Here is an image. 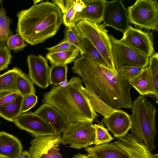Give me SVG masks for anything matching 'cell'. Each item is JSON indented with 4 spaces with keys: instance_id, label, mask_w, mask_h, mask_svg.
I'll use <instances>...</instances> for the list:
<instances>
[{
    "instance_id": "6da1fadb",
    "label": "cell",
    "mask_w": 158,
    "mask_h": 158,
    "mask_svg": "<svg viewBox=\"0 0 158 158\" xmlns=\"http://www.w3.org/2000/svg\"><path fill=\"white\" fill-rule=\"evenodd\" d=\"M91 89L112 108H131L132 102L128 81L121 79L116 71L107 68L84 55L77 59L71 68Z\"/></svg>"
},
{
    "instance_id": "7a4b0ae2",
    "label": "cell",
    "mask_w": 158,
    "mask_h": 158,
    "mask_svg": "<svg viewBox=\"0 0 158 158\" xmlns=\"http://www.w3.org/2000/svg\"><path fill=\"white\" fill-rule=\"evenodd\" d=\"M16 16V32L31 45L42 43L54 36L63 23L60 8L49 1L21 10Z\"/></svg>"
},
{
    "instance_id": "3957f363",
    "label": "cell",
    "mask_w": 158,
    "mask_h": 158,
    "mask_svg": "<svg viewBox=\"0 0 158 158\" xmlns=\"http://www.w3.org/2000/svg\"><path fill=\"white\" fill-rule=\"evenodd\" d=\"M82 82L79 77L73 76L63 85H53L48 92L44 94L42 101L57 108L68 123L93 122L99 116L82 89Z\"/></svg>"
},
{
    "instance_id": "277c9868",
    "label": "cell",
    "mask_w": 158,
    "mask_h": 158,
    "mask_svg": "<svg viewBox=\"0 0 158 158\" xmlns=\"http://www.w3.org/2000/svg\"><path fill=\"white\" fill-rule=\"evenodd\" d=\"M130 116L132 133L150 150L155 149L156 109L146 97L140 96L132 102Z\"/></svg>"
},
{
    "instance_id": "5b68a950",
    "label": "cell",
    "mask_w": 158,
    "mask_h": 158,
    "mask_svg": "<svg viewBox=\"0 0 158 158\" xmlns=\"http://www.w3.org/2000/svg\"><path fill=\"white\" fill-rule=\"evenodd\" d=\"M74 28L78 33L90 41L101 54L109 68L115 70L112 54L111 42L108 34V31L103 24L82 20L76 24Z\"/></svg>"
},
{
    "instance_id": "8992f818",
    "label": "cell",
    "mask_w": 158,
    "mask_h": 158,
    "mask_svg": "<svg viewBox=\"0 0 158 158\" xmlns=\"http://www.w3.org/2000/svg\"><path fill=\"white\" fill-rule=\"evenodd\" d=\"M129 23L141 28L158 31V4L156 0H137L127 9Z\"/></svg>"
},
{
    "instance_id": "52a82bcc",
    "label": "cell",
    "mask_w": 158,
    "mask_h": 158,
    "mask_svg": "<svg viewBox=\"0 0 158 158\" xmlns=\"http://www.w3.org/2000/svg\"><path fill=\"white\" fill-rule=\"evenodd\" d=\"M62 133L61 143L71 148L80 149L94 144L95 129L92 122L68 123Z\"/></svg>"
},
{
    "instance_id": "ba28073f",
    "label": "cell",
    "mask_w": 158,
    "mask_h": 158,
    "mask_svg": "<svg viewBox=\"0 0 158 158\" xmlns=\"http://www.w3.org/2000/svg\"><path fill=\"white\" fill-rule=\"evenodd\" d=\"M112 44V54L115 69L129 66L144 68L149 64V58L134 50L112 35H109Z\"/></svg>"
},
{
    "instance_id": "9c48e42d",
    "label": "cell",
    "mask_w": 158,
    "mask_h": 158,
    "mask_svg": "<svg viewBox=\"0 0 158 158\" xmlns=\"http://www.w3.org/2000/svg\"><path fill=\"white\" fill-rule=\"evenodd\" d=\"M120 40L134 50L148 58L154 53L153 35L151 32H146L129 25Z\"/></svg>"
},
{
    "instance_id": "30bf717a",
    "label": "cell",
    "mask_w": 158,
    "mask_h": 158,
    "mask_svg": "<svg viewBox=\"0 0 158 158\" xmlns=\"http://www.w3.org/2000/svg\"><path fill=\"white\" fill-rule=\"evenodd\" d=\"M60 135L37 136L31 142L29 153L31 158H64L59 152Z\"/></svg>"
},
{
    "instance_id": "8fae6325",
    "label": "cell",
    "mask_w": 158,
    "mask_h": 158,
    "mask_svg": "<svg viewBox=\"0 0 158 158\" xmlns=\"http://www.w3.org/2000/svg\"><path fill=\"white\" fill-rule=\"evenodd\" d=\"M103 22L105 27H110L123 33L128 29L129 23L127 9L122 0L106 1Z\"/></svg>"
},
{
    "instance_id": "7c38bea8",
    "label": "cell",
    "mask_w": 158,
    "mask_h": 158,
    "mask_svg": "<svg viewBox=\"0 0 158 158\" xmlns=\"http://www.w3.org/2000/svg\"><path fill=\"white\" fill-rule=\"evenodd\" d=\"M15 125L35 137L56 134L51 126L34 112L21 113L14 122Z\"/></svg>"
},
{
    "instance_id": "4fadbf2b",
    "label": "cell",
    "mask_w": 158,
    "mask_h": 158,
    "mask_svg": "<svg viewBox=\"0 0 158 158\" xmlns=\"http://www.w3.org/2000/svg\"><path fill=\"white\" fill-rule=\"evenodd\" d=\"M27 62L28 76L33 83L42 88L48 87L50 84V67L47 59L41 55L31 54L27 56Z\"/></svg>"
},
{
    "instance_id": "5bb4252c",
    "label": "cell",
    "mask_w": 158,
    "mask_h": 158,
    "mask_svg": "<svg viewBox=\"0 0 158 158\" xmlns=\"http://www.w3.org/2000/svg\"><path fill=\"white\" fill-rule=\"evenodd\" d=\"M101 123L107 127L114 137L118 139L127 134L131 127L130 116L121 110H117L104 118Z\"/></svg>"
},
{
    "instance_id": "9a60e30c",
    "label": "cell",
    "mask_w": 158,
    "mask_h": 158,
    "mask_svg": "<svg viewBox=\"0 0 158 158\" xmlns=\"http://www.w3.org/2000/svg\"><path fill=\"white\" fill-rule=\"evenodd\" d=\"M126 150L131 158H158V154H153L132 133L118 139L113 142Z\"/></svg>"
},
{
    "instance_id": "2e32d148",
    "label": "cell",
    "mask_w": 158,
    "mask_h": 158,
    "mask_svg": "<svg viewBox=\"0 0 158 158\" xmlns=\"http://www.w3.org/2000/svg\"><path fill=\"white\" fill-rule=\"evenodd\" d=\"M34 113L50 124L56 135H60L68 123L64 115L52 105L44 103Z\"/></svg>"
},
{
    "instance_id": "e0dca14e",
    "label": "cell",
    "mask_w": 158,
    "mask_h": 158,
    "mask_svg": "<svg viewBox=\"0 0 158 158\" xmlns=\"http://www.w3.org/2000/svg\"><path fill=\"white\" fill-rule=\"evenodd\" d=\"M85 7L82 11L77 13L75 22L87 20L93 23L100 24L103 22L104 11L106 0H84Z\"/></svg>"
},
{
    "instance_id": "ac0fdd59",
    "label": "cell",
    "mask_w": 158,
    "mask_h": 158,
    "mask_svg": "<svg viewBox=\"0 0 158 158\" xmlns=\"http://www.w3.org/2000/svg\"><path fill=\"white\" fill-rule=\"evenodd\" d=\"M128 81L141 96L153 95L156 98V102L158 103V92L155 89L148 66L144 68L138 75Z\"/></svg>"
},
{
    "instance_id": "d6986e66",
    "label": "cell",
    "mask_w": 158,
    "mask_h": 158,
    "mask_svg": "<svg viewBox=\"0 0 158 158\" xmlns=\"http://www.w3.org/2000/svg\"><path fill=\"white\" fill-rule=\"evenodd\" d=\"M85 150L91 158H131L127 151L114 143L88 147Z\"/></svg>"
},
{
    "instance_id": "ffe728a7",
    "label": "cell",
    "mask_w": 158,
    "mask_h": 158,
    "mask_svg": "<svg viewBox=\"0 0 158 158\" xmlns=\"http://www.w3.org/2000/svg\"><path fill=\"white\" fill-rule=\"evenodd\" d=\"M23 150L17 138L5 131L0 132V155L6 158H17Z\"/></svg>"
},
{
    "instance_id": "44dd1931",
    "label": "cell",
    "mask_w": 158,
    "mask_h": 158,
    "mask_svg": "<svg viewBox=\"0 0 158 158\" xmlns=\"http://www.w3.org/2000/svg\"><path fill=\"white\" fill-rule=\"evenodd\" d=\"M82 89L89 99L94 111L102 115L104 118L108 117L117 110L112 108L106 103L88 86H85L84 87L83 86Z\"/></svg>"
},
{
    "instance_id": "7402d4cb",
    "label": "cell",
    "mask_w": 158,
    "mask_h": 158,
    "mask_svg": "<svg viewBox=\"0 0 158 158\" xmlns=\"http://www.w3.org/2000/svg\"><path fill=\"white\" fill-rule=\"evenodd\" d=\"M76 31L81 48L84 52L83 55L110 68L101 54L90 41L87 37L80 35Z\"/></svg>"
},
{
    "instance_id": "603a6c76",
    "label": "cell",
    "mask_w": 158,
    "mask_h": 158,
    "mask_svg": "<svg viewBox=\"0 0 158 158\" xmlns=\"http://www.w3.org/2000/svg\"><path fill=\"white\" fill-rule=\"evenodd\" d=\"M23 98V97L19 94L11 102L0 106V117L9 121L14 122L21 114Z\"/></svg>"
},
{
    "instance_id": "cb8c5ba5",
    "label": "cell",
    "mask_w": 158,
    "mask_h": 158,
    "mask_svg": "<svg viewBox=\"0 0 158 158\" xmlns=\"http://www.w3.org/2000/svg\"><path fill=\"white\" fill-rule=\"evenodd\" d=\"M23 72L14 67L0 75V92L9 91L18 92L17 83L19 77Z\"/></svg>"
},
{
    "instance_id": "d4e9b609",
    "label": "cell",
    "mask_w": 158,
    "mask_h": 158,
    "mask_svg": "<svg viewBox=\"0 0 158 158\" xmlns=\"http://www.w3.org/2000/svg\"><path fill=\"white\" fill-rule=\"evenodd\" d=\"M80 52L79 50L70 51L47 53L46 58L51 65H67L73 62L77 57Z\"/></svg>"
},
{
    "instance_id": "484cf974",
    "label": "cell",
    "mask_w": 158,
    "mask_h": 158,
    "mask_svg": "<svg viewBox=\"0 0 158 158\" xmlns=\"http://www.w3.org/2000/svg\"><path fill=\"white\" fill-rule=\"evenodd\" d=\"M2 1H0V47L6 46L8 39L13 35L10 28L12 20L6 15V11L2 6Z\"/></svg>"
},
{
    "instance_id": "4316f807",
    "label": "cell",
    "mask_w": 158,
    "mask_h": 158,
    "mask_svg": "<svg viewBox=\"0 0 158 158\" xmlns=\"http://www.w3.org/2000/svg\"><path fill=\"white\" fill-rule=\"evenodd\" d=\"M67 65H52L49 77L50 84L53 85H60L67 82Z\"/></svg>"
},
{
    "instance_id": "83f0119b",
    "label": "cell",
    "mask_w": 158,
    "mask_h": 158,
    "mask_svg": "<svg viewBox=\"0 0 158 158\" xmlns=\"http://www.w3.org/2000/svg\"><path fill=\"white\" fill-rule=\"evenodd\" d=\"M17 85L18 92L23 97L30 94H35L34 83L28 75L23 73L18 78Z\"/></svg>"
},
{
    "instance_id": "f1b7e54d",
    "label": "cell",
    "mask_w": 158,
    "mask_h": 158,
    "mask_svg": "<svg viewBox=\"0 0 158 158\" xmlns=\"http://www.w3.org/2000/svg\"><path fill=\"white\" fill-rule=\"evenodd\" d=\"M95 138L94 144L96 145L109 143L113 138L109 133L108 130L101 124H94Z\"/></svg>"
},
{
    "instance_id": "f546056e",
    "label": "cell",
    "mask_w": 158,
    "mask_h": 158,
    "mask_svg": "<svg viewBox=\"0 0 158 158\" xmlns=\"http://www.w3.org/2000/svg\"><path fill=\"white\" fill-rule=\"evenodd\" d=\"M6 45L10 51L13 50L15 52L21 51L27 46L22 36L18 33L10 37L7 40Z\"/></svg>"
},
{
    "instance_id": "4dcf8cb0",
    "label": "cell",
    "mask_w": 158,
    "mask_h": 158,
    "mask_svg": "<svg viewBox=\"0 0 158 158\" xmlns=\"http://www.w3.org/2000/svg\"><path fill=\"white\" fill-rule=\"evenodd\" d=\"M144 68L137 66H129L116 70L117 75L122 79L128 81L140 73Z\"/></svg>"
},
{
    "instance_id": "1f68e13d",
    "label": "cell",
    "mask_w": 158,
    "mask_h": 158,
    "mask_svg": "<svg viewBox=\"0 0 158 158\" xmlns=\"http://www.w3.org/2000/svg\"><path fill=\"white\" fill-rule=\"evenodd\" d=\"M149 66L154 86L158 92V54L156 52L149 58Z\"/></svg>"
},
{
    "instance_id": "d6a6232c",
    "label": "cell",
    "mask_w": 158,
    "mask_h": 158,
    "mask_svg": "<svg viewBox=\"0 0 158 158\" xmlns=\"http://www.w3.org/2000/svg\"><path fill=\"white\" fill-rule=\"evenodd\" d=\"M77 48L67 39L64 38L57 45L50 48H46V49L49 52L55 53L73 51Z\"/></svg>"
},
{
    "instance_id": "836d02e7",
    "label": "cell",
    "mask_w": 158,
    "mask_h": 158,
    "mask_svg": "<svg viewBox=\"0 0 158 158\" xmlns=\"http://www.w3.org/2000/svg\"><path fill=\"white\" fill-rule=\"evenodd\" d=\"M64 32V38L79 50L81 56L83 55L84 52L80 44L74 28L66 27Z\"/></svg>"
},
{
    "instance_id": "e575fe53",
    "label": "cell",
    "mask_w": 158,
    "mask_h": 158,
    "mask_svg": "<svg viewBox=\"0 0 158 158\" xmlns=\"http://www.w3.org/2000/svg\"><path fill=\"white\" fill-rule=\"evenodd\" d=\"M12 56L6 46L0 47V72L8 68Z\"/></svg>"
},
{
    "instance_id": "d590c367",
    "label": "cell",
    "mask_w": 158,
    "mask_h": 158,
    "mask_svg": "<svg viewBox=\"0 0 158 158\" xmlns=\"http://www.w3.org/2000/svg\"><path fill=\"white\" fill-rule=\"evenodd\" d=\"M72 5L69 8L63 16V23L66 27L74 28L76 24L75 22V17L76 12L74 7V2Z\"/></svg>"
},
{
    "instance_id": "8d00e7d4",
    "label": "cell",
    "mask_w": 158,
    "mask_h": 158,
    "mask_svg": "<svg viewBox=\"0 0 158 158\" xmlns=\"http://www.w3.org/2000/svg\"><path fill=\"white\" fill-rule=\"evenodd\" d=\"M38 102V97L35 94L23 97L21 107V113L27 112L34 107Z\"/></svg>"
},
{
    "instance_id": "74e56055",
    "label": "cell",
    "mask_w": 158,
    "mask_h": 158,
    "mask_svg": "<svg viewBox=\"0 0 158 158\" xmlns=\"http://www.w3.org/2000/svg\"><path fill=\"white\" fill-rule=\"evenodd\" d=\"M19 94V92L16 91H3L0 92V106L11 102Z\"/></svg>"
},
{
    "instance_id": "f35d334b",
    "label": "cell",
    "mask_w": 158,
    "mask_h": 158,
    "mask_svg": "<svg viewBox=\"0 0 158 158\" xmlns=\"http://www.w3.org/2000/svg\"><path fill=\"white\" fill-rule=\"evenodd\" d=\"M85 6L83 1L81 0H74V7L77 13L81 12Z\"/></svg>"
},
{
    "instance_id": "ab89813d",
    "label": "cell",
    "mask_w": 158,
    "mask_h": 158,
    "mask_svg": "<svg viewBox=\"0 0 158 158\" xmlns=\"http://www.w3.org/2000/svg\"><path fill=\"white\" fill-rule=\"evenodd\" d=\"M53 3L55 5H57L60 9L61 12L63 14L66 11L65 5H64L65 0H52Z\"/></svg>"
},
{
    "instance_id": "60d3db41",
    "label": "cell",
    "mask_w": 158,
    "mask_h": 158,
    "mask_svg": "<svg viewBox=\"0 0 158 158\" xmlns=\"http://www.w3.org/2000/svg\"><path fill=\"white\" fill-rule=\"evenodd\" d=\"M17 158H31V157L29 152L26 151L22 152Z\"/></svg>"
},
{
    "instance_id": "b9f144b4",
    "label": "cell",
    "mask_w": 158,
    "mask_h": 158,
    "mask_svg": "<svg viewBox=\"0 0 158 158\" xmlns=\"http://www.w3.org/2000/svg\"><path fill=\"white\" fill-rule=\"evenodd\" d=\"M73 158H91L88 155L82 154H78L74 155Z\"/></svg>"
},
{
    "instance_id": "7bdbcfd3",
    "label": "cell",
    "mask_w": 158,
    "mask_h": 158,
    "mask_svg": "<svg viewBox=\"0 0 158 158\" xmlns=\"http://www.w3.org/2000/svg\"><path fill=\"white\" fill-rule=\"evenodd\" d=\"M0 158H6L5 157L2 156L1 155H0Z\"/></svg>"
}]
</instances>
